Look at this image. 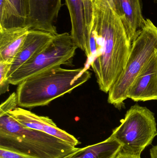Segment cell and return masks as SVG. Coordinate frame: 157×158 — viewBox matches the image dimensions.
<instances>
[{
  "instance_id": "obj_10",
  "label": "cell",
  "mask_w": 157,
  "mask_h": 158,
  "mask_svg": "<svg viewBox=\"0 0 157 158\" xmlns=\"http://www.w3.org/2000/svg\"><path fill=\"white\" fill-rule=\"evenodd\" d=\"M113 9L121 20L131 45L140 34L145 19L140 0H112Z\"/></svg>"
},
{
  "instance_id": "obj_22",
  "label": "cell",
  "mask_w": 157,
  "mask_h": 158,
  "mask_svg": "<svg viewBox=\"0 0 157 158\" xmlns=\"http://www.w3.org/2000/svg\"><path fill=\"white\" fill-rule=\"evenodd\" d=\"M150 158H157V145L154 146L150 149Z\"/></svg>"
},
{
  "instance_id": "obj_2",
  "label": "cell",
  "mask_w": 157,
  "mask_h": 158,
  "mask_svg": "<svg viewBox=\"0 0 157 158\" xmlns=\"http://www.w3.org/2000/svg\"><path fill=\"white\" fill-rule=\"evenodd\" d=\"M91 76L86 68L66 69L60 66L40 72L18 85V106L31 108L47 106L84 84Z\"/></svg>"
},
{
  "instance_id": "obj_21",
  "label": "cell",
  "mask_w": 157,
  "mask_h": 158,
  "mask_svg": "<svg viewBox=\"0 0 157 158\" xmlns=\"http://www.w3.org/2000/svg\"><path fill=\"white\" fill-rule=\"evenodd\" d=\"M116 158H141V156H133V155H129V154H124V153H120L119 154Z\"/></svg>"
},
{
  "instance_id": "obj_8",
  "label": "cell",
  "mask_w": 157,
  "mask_h": 158,
  "mask_svg": "<svg viewBox=\"0 0 157 158\" xmlns=\"http://www.w3.org/2000/svg\"><path fill=\"white\" fill-rule=\"evenodd\" d=\"M9 113L18 123L26 128L55 136L73 146L76 147L81 143L73 135L58 128L49 117L38 116L20 107L16 108Z\"/></svg>"
},
{
  "instance_id": "obj_19",
  "label": "cell",
  "mask_w": 157,
  "mask_h": 158,
  "mask_svg": "<svg viewBox=\"0 0 157 158\" xmlns=\"http://www.w3.org/2000/svg\"><path fill=\"white\" fill-rule=\"evenodd\" d=\"M19 14L27 19L29 15V0H9Z\"/></svg>"
},
{
  "instance_id": "obj_16",
  "label": "cell",
  "mask_w": 157,
  "mask_h": 158,
  "mask_svg": "<svg viewBox=\"0 0 157 158\" xmlns=\"http://www.w3.org/2000/svg\"><path fill=\"white\" fill-rule=\"evenodd\" d=\"M11 63L0 61V94H5L9 90V83L7 80V75L9 71Z\"/></svg>"
},
{
  "instance_id": "obj_15",
  "label": "cell",
  "mask_w": 157,
  "mask_h": 158,
  "mask_svg": "<svg viewBox=\"0 0 157 158\" xmlns=\"http://www.w3.org/2000/svg\"><path fill=\"white\" fill-rule=\"evenodd\" d=\"M27 19L20 15L9 0H0V27L4 28L25 27Z\"/></svg>"
},
{
  "instance_id": "obj_5",
  "label": "cell",
  "mask_w": 157,
  "mask_h": 158,
  "mask_svg": "<svg viewBox=\"0 0 157 158\" xmlns=\"http://www.w3.org/2000/svg\"><path fill=\"white\" fill-rule=\"evenodd\" d=\"M157 135L154 113L146 107L135 104L127 110L111 136L121 144V153L141 156Z\"/></svg>"
},
{
  "instance_id": "obj_7",
  "label": "cell",
  "mask_w": 157,
  "mask_h": 158,
  "mask_svg": "<svg viewBox=\"0 0 157 158\" xmlns=\"http://www.w3.org/2000/svg\"><path fill=\"white\" fill-rule=\"evenodd\" d=\"M62 0H29L27 25L30 29L56 35L55 22L62 4Z\"/></svg>"
},
{
  "instance_id": "obj_13",
  "label": "cell",
  "mask_w": 157,
  "mask_h": 158,
  "mask_svg": "<svg viewBox=\"0 0 157 158\" xmlns=\"http://www.w3.org/2000/svg\"><path fill=\"white\" fill-rule=\"evenodd\" d=\"M30 28L0 27V61L12 63L26 40Z\"/></svg>"
},
{
  "instance_id": "obj_9",
  "label": "cell",
  "mask_w": 157,
  "mask_h": 158,
  "mask_svg": "<svg viewBox=\"0 0 157 158\" xmlns=\"http://www.w3.org/2000/svg\"><path fill=\"white\" fill-rule=\"evenodd\" d=\"M127 98L135 102L157 100V52L134 81Z\"/></svg>"
},
{
  "instance_id": "obj_23",
  "label": "cell",
  "mask_w": 157,
  "mask_h": 158,
  "mask_svg": "<svg viewBox=\"0 0 157 158\" xmlns=\"http://www.w3.org/2000/svg\"><path fill=\"white\" fill-rule=\"evenodd\" d=\"M108 1L109 2L110 4V5L112 7L113 9V2H112V0H108Z\"/></svg>"
},
{
  "instance_id": "obj_3",
  "label": "cell",
  "mask_w": 157,
  "mask_h": 158,
  "mask_svg": "<svg viewBox=\"0 0 157 158\" xmlns=\"http://www.w3.org/2000/svg\"><path fill=\"white\" fill-rule=\"evenodd\" d=\"M77 148L55 136L24 127L9 113L0 116V148L35 158H62Z\"/></svg>"
},
{
  "instance_id": "obj_24",
  "label": "cell",
  "mask_w": 157,
  "mask_h": 158,
  "mask_svg": "<svg viewBox=\"0 0 157 158\" xmlns=\"http://www.w3.org/2000/svg\"><path fill=\"white\" fill-rule=\"evenodd\" d=\"M155 1L156 2H157V0H155Z\"/></svg>"
},
{
  "instance_id": "obj_6",
  "label": "cell",
  "mask_w": 157,
  "mask_h": 158,
  "mask_svg": "<svg viewBox=\"0 0 157 158\" xmlns=\"http://www.w3.org/2000/svg\"><path fill=\"white\" fill-rule=\"evenodd\" d=\"M78 47L67 32L57 34L41 52L33 56L8 78L10 84L18 85L24 80L47 69L72 64Z\"/></svg>"
},
{
  "instance_id": "obj_18",
  "label": "cell",
  "mask_w": 157,
  "mask_h": 158,
  "mask_svg": "<svg viewBox=\"0 0 157 158\" xmlns=\"http://www.w3.org/2000/svg\"><path fill=\"white\" fill-rule=\"evenodd\" d=\"M84 8L85 19L88 30L91 34L93 17V0H83Z\"/></svg>"
},
{
  "instance_id": "obj_20",
  "label": "cell",
  "mask_w": 157,
  "mask_h": 158,
  "mask_svg": "<svg viewBox=\"0 0 157 158\" xmlns=\"http://www.w3.org/2000/svg\"><path fill=\"white\" fill-rule=\"evenodd\" d=\"M0 158H35L10 150L0 148Z\"/></svg>"
},
{
  "instance_id": "obj_12",
  "label": "cell",
  "mask_w": 157,
  "mask_h": 158,
  "mask_svg": "<svg viewBox=\"0 0 157 158\" xmlns=\"http://www.w3.org/2000/svg\"><path fill=\"white\" fill-rule=\"evenodd\" d=\"M55 35L41 31L30 29L20 50L11 64L7 78L29 60L41 52Z\"/></svg>"
},
{
  "instance_id": "obj_17",
  "label": "cell",
  "mask_w": 157,
  "mask_h": 158,
  "mask_svg": "<svg viewBox=\"0 0 157 158\" xmlns=\"http://www.w3.org/2000/svg\"><path fill=\"white\" fill-rule=\"evenodd\" d=\"M18 105L17 95L14 93L1 104L0 106V116L8 113L17 107Z\"/></svg>"
},
{
  "instance_id": "obj_4",
  "label": "cell",
  "mask_w": 157,
  "mask_h": 158,
  "mask_svg": "<svg viewBox=\"0 0 157 158\" xmlns=\"http://www.w3.org/2000/svg\"><path fill=\"white\" fill-rule=\"evenodd\" d=\"M157 52V27L150 19H145L140 34L132 45L125 68L109 91L108 101L118 109L124 101L134 81Z\"/></svg>"
},
{
  "instance_id": "obj_1",
  "label": "cell",
  "mask_w": 157,
  "mask_h": 158,
  "mask_svg": "<svg viewBox=\"0 0 157 158\" xmlns=\"http://www.w3.org/2000/svg\"><path fill=\"white\" fill-rule=\"evenodd\" d=\"M91 33L96 44L91 67L100 89L108 93L125 68L132 45L120 19L108 0H93Z\"/></svg>"
},
{
  "instance_id": "obj_11",
  "label": "cell",
  "mask_w": 157,
  "mask_h": 158,
  "mask_svg": "<svg viewBox=\"0 0 157 158\" xmlns=\"http://www.w3.org/2000/svg\"><path fill=\"white\" fill-rule=\"evenodd\" d=\"M71 19V35L76 45L84 51L88 58H91V34L86 24L83 0H65Z\"/></svg>"
},
{
  "instance_id": "obj_14",
  "label": "cell",
  "mask_w": 157,
  "mask_h": 158,
  "mask_svg": "<svg viewBox=\"0 0 157 158\" xmlns=\"http://www.w3.org/2000/svg\"><path fill=\"white\" fill-rule=\"evenodd\" d=\"M122 148L121 144L110 135L100 143L77 148L62 158H116L121 151Z\"/></svg>"
}]
</instances>
